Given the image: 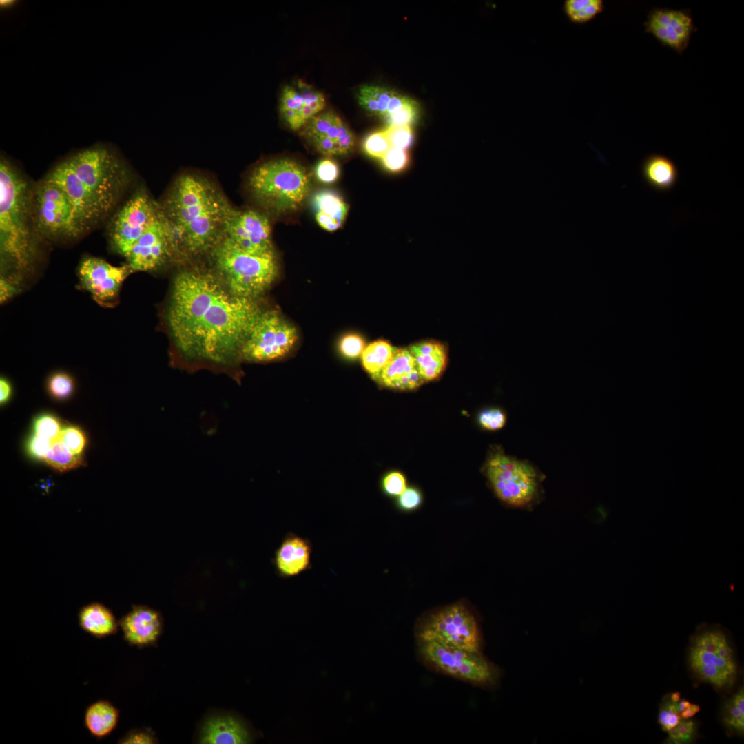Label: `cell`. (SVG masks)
<instances>
[{
  "label": "cell",
  "instance_id": "cell-1",
  "mask_svg": "<svg viewBox=\"0 0 744 744\" xmlns=\"http://www.w3.org/2000/svg\"><path fill=\"white\" fill-rule=\"evenodd\" d=\"M262 312L251 298L231 293L218 276L198 268L174 279L166 322L185 360L229 364Z\"/></svg>",
  "mask_w": 744,
  "mask_h": 744
},
{
  "label": "cell",
  "instance_id": "cell-2",
  "mask_svg": "<svg viewBox=\"0 0 744 744\" xmlns=\"http://www.w3.org/2000/svg\"><path fill=\"white\" fill-rule=\"evenodd\" d=\"M175 255L211 251L225 237L234 208L212 181L200 174L179 175L161 205Z\"/></svg>",
  "mask_w": 744,
  "mask_h": 744
},
{
  "label": "cell",
  "instance_id": "cell-3",
  "mask_svg": "<svg viewBox=\"0 0 744 744\" xmlns=\"http://www.w3.org/2000/svg\"><path fill=\"white\" fill-rule=\"evenodd\" d=\"M43 180L67 194L89 231L115 207L127 187L130 174L118 153L101 144L72 154Z\"/></svg>",
  "mask_w": 744,
  "mask_h": 744
},
{
  "label": "cell",
  "instance_id": "cell-4",
  "mask_svg": "<svg viewBox=\"0 0 744 744\" xmlns=\"http://www.w3.org/2000/svg\"><path fill=\"white\" fill-rule=\"evenodd\" d=\"M32 197L26 180L4 158L0 163L1 276L21 285L37 249L30 227Z\"/></svg>",
  "mask_w": 744,
  "mask_h": 744
},
{
  "label": "cell",
  "instance_id": "cell-5",
  "mask_svg": "<svg viewBox=\"0 0 744 744\" xmlns=\"http://www.w3.org/2000/svg\"><path fill=\"white\" fill-rule=\"evenodd\" d=\"M249 189L258 204L276 214L297 211L311 190L309 176L298 163L273 159L256 167L248 178Z\"/></svg>",
  "mask_w": 744,
  "mask_h": 744
},
{
  "label": "cell",
  "instance_id": "cell-6",
  "mask_svg": "<svg viewBox=\"0 0 744 744\" xmlns=\"http://www.w3.org/2000/svg\"><path fill=\"white\" fill-rule=\"evenodd\" d=\"M218 277L234 296H258L275 280L278 262L274 252L252 254L224 237L210 251Z\"/></svg>",
  "mask_w": 744,
  "mask_h": 744
},
{
  "label": "cell",
  "instance_id": "cell-7",
  "mask_svg": "<svg viewBox=\"0 0 744 744\" xmlns=\"http://www.w3.org/2000/svg\"><path fill=\"white\" fill-rule=\"evenodd\" d=\"M482 469L495 495L507 505L527 508L541 500L544 475L530 461L507 455L501 446H494Z\"/></svg>",
  "mask_w": 744,
  "mask_h": 744
},
{
  "label": "cell",
  "instance_id": "cell-8",
  "mask_svg": "<svg viewBox=\"0 0 744 744\" xmlns=\"http://www.w3.org/2000/svg\"><path fill=\"white\" fill-rule=\"evenodd\" d=\"M32 196L33 225L42 237L72 240L87 231L74 205L60 188L43 179Z\"/></svg>",
  "mask_w": 744,
  "mask_h": 744
},
{
  "label": "cell",
  "instance_id": "cell-9",
  "mask_svg": "<svg viewBox=\"0 0 744 744\" xmlns=\"http://www.w3.org/2000/svg\"><path fill=\"white\" fill-rule=\"evenodd\" d=\"M415 637L416 641L435 642L481 652L482 637L477 620L462 602L446 606L420 619Z\"/></svg>",
  "mask_w": 744,
  "mask_h": 744
},
{
  "label": "cell",
  "instance_id": "cell-10",
  "mask_svg": "<svg viewBox=\"0 0 744 744\" xmlns=\"http://www.w3.org/2000/svg\"><path fill=\"white\" fill-rule=\"evenodd\" d=\"M416 644L420 660L436 672L479 686L493 685L499 679V670L482 652L435 642Z\"/></svg>",
  "mask_w": 744,
  "mask_h": 744
},
{
  "label": "cell",
  "instance_id": "cell-11",
  "mask_svg": "<svg viewBox=\"0 0 744 744\" xmlns=\"http://www.w3.org/2000/svg\"><path fill=\"white\" fill-rule=\"evenodd\" d=\"M298 338L296 328L274 310L262 311L258 317L240 350V358L263 362L285 357Z\"/></svg>",
  "mask_w": 744,
  "mask_h": 744
},
{
  "label": "cell",
  "instance_id": "cell-12",
  "mask_svg": "<svg viewBox=\"0 0 744 744\" xmlns=\"http://www.w3.org/2000/svg\"><path fill=\"white\" fill-rule=\"evenodd\" d=\"M161 211L146 192L133 194L113 216L109 230L112 249L127 258L133 246Z\"/></svg>",
  "mask_w": 744,
  "mask_h": 744
},
{
  "label": "cell",
  "instance_id": "cell-13",
  "mask_svg": "<svg viewBox=\"0 0 744 744\" xmlns=\"http://www.w3.org/2000/svg\"><path fill=\"white\" fill-rule=\"evenodd\" d=\"M132 271L127 265L114 266L97 257H86L78 268L79 285L101 306L112 307L123 282Z\"/></svg>",
  "mask_w": 744,
  "mask_h": 744
},
{
  "label": "cell",
  "instance_id": "cell-14",
  "mask_svg": "<svg viewBox=\"0 0 744 744\" xmlns=\"http://www.w3.org/2000/svg\"><path fill=\"white\" fill-rule=\"evenodd\" d=\"M302 135L323 155L340 156L351 152L355 138L349 127L335 113L322 112L302 129Z\"/></svg>",
  "mask_w": 744,
  "mask_h": 744
},
{
  "label": "cell",
  "instance_id": "cell-15",
  "mask_svg": "<svg viewBox=\"0 0 744 744\" xmlns=\"http://www.w3.org/2000/svg\"><path fill=\"white\" fill-rule=\"evenodd\" d=\"M175 255L171 234L162 209L133 246L126 258L132 271H151Z\"/></svg>",
  "mask_w": 744,
  "mask_h": 744
},
{
  "label": "cell",
  "instance_id": "cell-16",
  "mask_svg": "<svg viewBox=\"0 0 744 744\" xmlns=\"http://www.w3.org/2000/svg\"><path fill=\"white\" fill-rule=\"evenodd\" d=\"M225 236L252 254L273 252L269 220L256 210L234 209L227 223Z\"/></svg>",
  "mask_w": 744,
  "mask_h": 744
},
{
  "label": "cell",
  "instance_id": "cell-17",
  "mask_svg": "<svg viewBox=\"0 0 744 744\" xmlns=\"http://www.w3.org/2000/svg\"><path fill=\"white\" fill-rule=\"evenodd\" d=\"M645 32L662 45L681 54L687 48L692 34L696 31L688 10L652 9L644 22Z\"/></svg>",
  "mask_w": 744,
  "mask_h": 744
},
{
  "label": "cell",
  "instance_id": "cell-18",
  "mask_svg": "<svg viewBox=\"0 0 744 744\" xmlns=\"http://www.w3.org/2000/svg\"><path fill=\"white\" fill-rule=\"evenodd\" d=\"M326 105L324 94L303 81L284 87L280 111L282 118L293 130L302 128L312 118L322 112Z\"/></svg>",
  "mask_w": 744,
  "mask_h": 744
},
{
  "label": "cell",
  "instance_id": "cell-19",
  "mask_svg": "<svg viewBox=\"0 0 744 744\" xmlns=\"http://www.w3.org/2000/svg\"><path fill=\"white\" fill-rule=\"evenodd\" d=\"M125 640L138 648L156 643L162 632V619L154 610L147 606H134L118 622Z\"/></svg>",
  "mask_w": 744,
  "mask_h": 744
},
{
  "label": "cell",
  "instance_id": "cell-20",
  "mask_svg": "<svg viewBox=\"0 0 744 744\" xmlns=\"http://www.w3.org/2000/svg\"><path fill=\"white\" fill-rule=\"evenodd\" d=\"M375 380L384 386L399 391L413 390L425 382L408 348H397L390 362Z\"/></svg>",
  "mask_w": 744,
  "mask_h": 744
},
{
  "label": "cell",
  "instance_id": "cell-21",
  "mask_svg": "<svg viewBox=\"0 0 744 744\" xmlns=\"http://www.w3.org/2000/svg\"><path fill=\"white\" fill-rule=\"evenodd\" d=\"M245 725L229 716H213L202 727L200 743L208 744H245L251 742Z\"/></svg>",
  "mask_w": 744,
  "mask_h": 744
},
{
  "label": "cell",
  "instance_id": "cell-22",
  "mask_svg": "<svg viewBox=\"0 0 744 744\" xmlns=\"http://www.w3.org/2000/svg\"><path fill=\"white\" fill-rule=\"evenodd\" d=\"M418 371L424 381L438 378L447 362L445 346L437 341L426 340L415 343L409 348Z\"/></svg>",
  "mask_w": 744,
  "mask_h": 744
},
{
  "label": "cell",
  "instance_id": "cell-23",
  "mask_svg": "<svg viewBox=\"0 0 744 744\" xmlns=\"http://www.w3.org/2000/svg\"><path fill=\"white\" fill-rule=\"evenodd\" d=\"M311 548L298 536L287 537L278 550L276 564L282 575L291 577L306 570L309 565Z\"/></svg>",
  "mask_w": 744,
  "mask_h": 744
},
{
  "label": "cell",
  "instance_id": "cell-24",
  "mask_svg": "<svg viewBox=\"0 0 744 744\" xmlns=\"http://www.w3.org/2000/svg\"><path fill=\"white\" fill-rule=\"evenodd\" d=\"M641 173L649 187L661 192L671 190L679 178V170L675 163L659 154H650L643 160Z\"/></svg>",
  "mask_w": 744,
  "mask_h": 744
},
{
  "label": "cell",
  "instance_id": "cell-25",
  "mask_svg": "<svg viewBox=\"0 0 744 744\" xmlns=\"http://www.w3.org/2000/svg\"><path fill=\"white\" fill-rule=\"evenodd\" d=\"M312 203L316 220L322 229L334 231L342 225L348 207L340 196L331 191H322L314 195Z\"/></svg>",
  "mask_w": 744,
  "mask_h": 744
},
{
  "label": "cell",
  "instance_id": "cell-26",
  "mask_svg": "<svg viewBox=\"0 0 744 744\" xmlns=\"http://www.w3.org/2000/svg\"><path fill=\"white\" fill-rule=\"evenodd\" d=\"M79 620L81 628L96 638H105L117 632L118 623L114 615L109 608L99 603H92L83 607L79 614Z\"/></svg>",
  "mask_w": 744,
  "mask_h": 744
},
{
  "label": "cell",
  "instance_id": "cell-27",
  "mask_svg": "<svg viewBox=\"0 0 744 744\" xmlns=\"http://www.w3.org/2000/svg\"><path fill=\"white\" fill-rule=\"evenodd\" d=\"M118 717V710L113 704L106 700H100L87 708L85 724L92 736L102 738L115 729Z\"/></svg>",
  "mask_w": 744,
  "mask_h": 744
},
{
  "label": "cell",
  "instance_id": "cell-28",
  "mask_svg": "<svg viewBox=\"0 0 744 744\" xmlns=\"http://www.w3.org/2000/svg\"><path fill=\"white\" fill-rule=\"evenodd\" d=\"M397 348L385 340H377L365 347L360 357L365 371L375 380L393 358Z\"/></svg>",
  "mask_w": 744,
  "mask_h": 744
},
{
  "label": "cell",
  "instance_id": "cell-29",
  "mask_svg": "<svg viewBox=\"0 0 744 744\" xmlns=\"http://www.w3.org/2000/svg\"><path fill=\"white\" fill-rule=\"evenodd\" d=\"M393 92L384 87L365 85L358 90V103L368 112L384 119Z\"/></svg>",
  "mask_w": 744,
  "mask_h": 744
},
{
  "label": "cell",
  "instance_id": "cell-30",
  "mask_svg": "<svg viewBox=\"0 0 744 744\" xmlns=\"http://www.w3.org/2000/svg\"><path fill=\"white\" fill-rule=\"evenodd\" d=\"M603 9L604 3L601 0H566L563 4L565 15L575 24L589 22Z\"/></svg>",
  "mask_w": 744,
  "mask_h": 744
},
{
  "label": "cell",
  "instance_id": "cell-31",
  "mask_svg": "<svg viewBox=\"0 0 744 744\" xmlns=\"http://www.w3.org/2000/svg\"><path fill=\"white\" fill-rule=\"evenodd\" d=\"M43 461L52 468L61 472L76 468L83 463L81 457L72 453L60 437L52 441L50 448Z\"/></svg>",
  "mask_w": 744,
  "mask_h": 744
},
{
  "label": "cell",
  "instance_id": "cell-32",
  "mask_svg": "<svg viewBox=\"0 0 744 744\" xmlns=\"http://www.w3.org/2000/svg\"><path fill=\"white\" fill-rule=\"evenodd\" d=\"M690 665L694 664H704L715 666L726 670L735 676L736 674L737 670L734 661L725 660L719 657L716 652H707L693 645L692 646L690 652Z\"/></svg>",
  "mask_w": 744,
  "mask_h": 744
},
{
  "label": "cell",
  "instance_id": "cell-33",
  "mask_svg": "<svg viewBox=\"0 0 744 744\" xmlns=\"http://www.w3.org/2000/svg\"><path fill=\"white\" fill-rule=\"evenodd\" d=\"M62 429L59 420L50 414L39 415L33 424L34 434L51 442L60 436Z\"/></svg>",
  "mask_w": 744,
  "mask_h": 744
},
{
  "label": "cell",
  "instance_id": "cell-34",
  "mask_svg": "<svg viewBox=\"0 0 744 744\" xmlns=\"http://www.w3.org/2000/svg\"><path fill=\"white\" fill-rule=\"evenodd\" d=\"M362 147L369 156L381 159L391 145L384 130L369 134L364 138Z\"/></svg>",
  "mask_w": 744,
  "mask_h": 744
},
{
  "label": "cell",
  "instance_id": "cell-35",
  "mask_svg": "<svg viewBox=\"0 0 744 744\" xmlns=\"http://www.w3.org/2000/svg\"><path fill=\"white\" fill-rule=\"evenodd\" d=\"M48 389L53 397L57 399H65L73 392V379L65 373H56L49 378Z\"/></svg>",
  "mask_w": 744,
  "mask_h": 744
},
{
  "label": "cell",
  "instance_id": "cell-36",
  "mask_svg": "<svg viewBox=\"0 0 744 744\" xmlns=\"http://www.w3.org/2000/svg\"><path fill=\"white\" fill-rule=\"evenodd\" d=\"M418 106L416 102L409 100L397 111L386 118L388 127L410 126L417 118Z\"/></svg>",
  "mask_w": 744,
  "mask_h": 744
},
{
  "label": "cell",
  "instance_id": "cell-37",
  "mask_svg": "<svg viewBox=\"0 0 744 744\" xmlns=\"http://www.w3.org/2000/svg\"><path fill=\"white\" fill-rule=\"evenodd\" d=\"M384 130L391 147L406 150L413 143L414 134L410 126H390Z\"/></svg>",
  "mask_w": 744,
  "mask_h": 744
},
{
  "label": "cell",
  "instance_id": "cell-38",
  "mask_svg": "<svg viewBox=\"0 0 744 744\" xmlns=\"http://www.w3.org/2000/svg\"><path fill=\"white\" fill-rule=\"evenodd\" d=\"M409 154L406 150L391 147L381 158L384 168L393 173L405 169L409 165Z\"/></svg>",
  "mask_w": 744,
  "mask_h": 744
},
{
  "label": "cell",
  "instance_id": "cell-39",
  "mask_svg": "<svg viewBox=\"0 0 744 744\" xmlns=\"http://www.w3.org/2000/svg\"><path fill=\"white\" fill-rule=\"evenodd\" d=\"M506 413L499 408L492 407L484 409L478 415V422L480 426L488 431H496L502 428L506 422Z\"/></svg>",
  "mask_w": 744,
  "mask_h": 744
},
{
  "label": "cell",
  "instance_id": "cell-40",
  "mask_svg": "<svg viewBox=\"0 0 744 744\" xmlns=\"http://www.w3.org/2000/svg\"><path fill=\"white\" fill-rule=\"evenodd\" d=\"M59 437L72 453L81 455L85 448L86 438L79 428L74 426H65L63 428Z\"/></svg>",
  "mask_w": 744,
  "mask_h": 744
},
{
  "label": "cell",
  "instance_id": "cell-41",
  "mask_svg": "<svg viewBox=\"0 0 744 744\" xmlns=\"http://www.w3.org/2000/svg\"><path fill=\"white\" fill-rule=\"evenodd\" d=\"M341 353L347 358H356L361 355L365 344L363 338L357 334L344 336L339 344Z\"/></svg>",
  "mask_w": 744,
  "mask_h": 744
},
{
  "label": "cell",
  "instance_id": "cell-42",
  "mask_svg": "<svg viewBox=\"0 0 744 744\" xmlns=\"http://www.w3.org/2000/svg\"><path fill=\"white\" fill-rule=\"evenodd\" d=\"M681 717L678 710L677 703L668 702L661 708L659 723L664 731H669L676 727L681 722Z\"/></svg>",
  "mask_w": 744,
  "mask_h": 744
},
{
  "label": "cell",
  "instance_id": "cell-43",
  "mask_svg": "<svg viewBox=\"0 0 744 744\" xmlns=\"http://www.w3.org/2000/svg\"><path fill=\"white\" fill-rule=\"evenodd\" d=\"M382 485L384 491L390 496H399L406 488L404 476L397 471L386 475Z\"/></svg>",
  "mask_w": 744,
  "mask_h": 744
},
{
  "label": "cell",
  "instance_id": "cell-44",
  "mask_svg": "<svg viewBox=\"0 0 744 744\" xmlns=\"http://www.w3.org/2000/svg\"><path fill=\"white\" fill-rule=\"evenodd\" d=\"M724 721L727 725L740 733L744 731V711H742L731 699L725 706Z\"/></svg>",
  "mask_w": 744,
  "mask_h": 744
},
{
  "label": "cell",
  "instance_id": "cell-45",
  "mask_svg": "<svg viewBox=\"0 0 744 744\" xmlns=\"http://www.w3.org/2000/svg\"><path fill=\"white\" fill-rule=\"evenodd\" d=\"M339 168L337 164L330 159H324L318 163L316 167L317 178L325 183L335 181L339 176Z\"/></svg>",
  "mask_w": 744,
  "mask_h": 744
},
{
  "label": "cell",
  "instance_id": "cell-46",
  "mask_svg": "<svg viewBox=\"0 0 744 744\" xmlns=\"http://www.w3.org/2000/svg\"><path fill=\"white\" fill-rule=\"evenodd\" d=\"M51 443V441L34 434L28 441L27 450L32 457L44 460Z\"/></svg>",
  "mask_w": 744,
  "mask_h": 744
},
{
  "label": "cell",
  "instance_id": "cell-47",
  "mask_svg": "<svg viewBox=\"0 0 744 744\" xmlns=\"http://www.w3.org/2000/svg\"><path fill=\"white\" fill-rule=\"evenodd\" d=\"M422 502L421 493L415 488H406L398 498V506L405 510H412L419 507Z\"/></svg>",
  "mask_w": 744,
  "mask_h": 744
},
{
  "label": "cell",
  "instance_id": "cell-48",
  "mask_svg": "<svg viewBox=\"0 0 744 744\" xmlns=\"http://www.w3.org/2000/svg\"><path fill=\"white\" fill-rule=\"evenodd\" d=\"M22 285L4 277L0 278V302L6 303L17 296L21 290Z\"/></svg>",
  "mask_w": 744,
  "mask_h": 744
},
{
  "label": "cell",
  "instance_id": "cell-49",
  "mask_svg": "<svg viewBox=\"0 0 744 744\" xmlns=\"http://www.w3.org/2000/svg\"><path fill=\"white\" fill-rule=\"evenodd\" d=\"M156 738L152 733L146 730H132L123 737L120 741V743L132 744V743H155Z\"/></svg>",
  "mask_w": 744,
  "mask_h": 744
},
{
  "label": "cell",
  "instance_id": "cell-50",
  "mask_svg": "<svg viewBox=\"0 0 744 744\" xmlns=\"http://www.w3.org/2000/svg\"><path fill=\"white\" fill-rule=\"evenodd\" d=\"M679 733V741H690L694 732V723L692 721H681L676 727Z\"/></svg>",
  "mask_w": 744,
  "mask_h": 744
},
{
  "label": "cell",
  "instance_id": "cell-51",
  "mask_svg": "<svg viewBox=\"0 0 744 744\" xmlns=\"http://www.w3.org/2000/svg\"><path fill=\"white\" fill-rule=\"evenodd\" d=\"M12 393V388L10 382L4 379L1 378L0 380V402L1 403L6 402L10 397Z\"/></svg>",
  "mask_w": 744,
  "mask_h": 744
},
{
  "label": "cell",
  "instance_id": "cell-52",
  "mask_svg": "<svg viewBox=\"0 0 744 744\" xmlns=\"http://www.w3.org/2000/svg\"><path fill=\"white\" fill-rule=\"evenodd\" d=\"M699 710L700 707L698 705L690 704L684 711L680 713V716L681 719H688L693 716Z\"/></svg>",
  "mask_w": 744,
  "mask_h": 744
},
{
  "label": "cell",
  "instance_id": "cell-53",
  "mask_svg": "<svg viewBox=\"0 0 744 744\" xmlns=\"http://www.w3.org/2000/svg\"><path fill=\"white\" fill-rule=\"evenodd\" d=\"M690 704V702L685 700H682L677 703L679 712L681 713L684 711L689 706Z\"/></svg>",
  "mask_w": 744,
  "mask_h": 744
},
{
  "label": "cell",
  "instance_id": "cell-54",
  "mask_svg": "<svg viewBox=\"0 0 744 744\" xmlns=\"http://www.w3.org/2000/svg\"><path fill=\"white\" fill-rule=\"evenodd\" d=\"M0 2L1 8H8L12 7L14 3V1L12 0H1Z\"/></svg>",
  "mask_w": 744,
  "mask_h": 744
},
{
  "label": "cell",
  "instance_id": "cell-55",
  "mask_svg": "<svg viewBox=\"0 0 744 744\" xmlns=\"http://www.w3.org/2000/svg\"><path fill=\"white\" fill-rule=\"evenodd\" d=\"M680 698L681 697H680V693L679 692H674V693L672 694V695L670 696L671 701L674 702V703L679 702L680 701Z\"/></svg>",
  "mask_w": 744,
  "mask_h": 744
}]
</instances>
